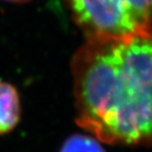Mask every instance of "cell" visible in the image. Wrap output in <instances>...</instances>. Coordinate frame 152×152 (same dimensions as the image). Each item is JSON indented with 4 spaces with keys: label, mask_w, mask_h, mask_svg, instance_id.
<instances>
[{
    "label": "cell",
    "mask_w": 152,
    "mask_h": 152,
    "mask_svg": "<svg viewBox=\"0 0 152 152\" xmlns=\"http://www.w3.org/2000/svg\"><path fill=\"white\" fill-rule=\"evenodd\" d=\"M76 123L99 142L152 145V40H90L72 64Z\"/></svg>",
    "instance_id": "obj_1"
},
{
    "label": "cell",
    "mask_w": 152,
    "mask_h": 152,
    "mask_svg": "<svg viewBox=\"0 0 152 152\" xmlns=\"http://www.w3.org/2000/svg\"><path fill=\"white\" fill-rule=\"evenodd\" d=\"M91 40H118L142 34L132 21L124 0H68Z\"/></svg>",
    "instance_id": "obj_2"
},
{
    "label": "cell",
    "mask_w": 152,
    "mask_h": 152,
    "mask_svg": "<svg viewBox=\"0 0 152 152\" xmlns=\"http://www.w3.org/2000/svg\"><path fill=\"white\" fill-rule=\"evenodd\" d=\"M21 107L16 88L0 81V135L11 132L20 119Z\"/></svg>",
    "instance_id": "obj_3"
},
{
    "label": "cell",
    "mask_w": 152,
    "mask_h": 152,
    "mask_svg": "<svg viewBox=\"0 0 152 152\" xmlns=\"http://www.w3.org/2000/svg\"><path fill=\"white\" fill-rule=\"evenodd\" d=\"M59 152H106L99 140L86 134H73L66 140Z\"/></svg>",
    "instance_id": "obj_4"
},
{
    "label": "cell",
    "mask_w": 152,
    "mask_h": 152,
    "mask_svg": "<svg viewBox=\"0 0 152 152\" xmlns=\"http://www.w3.org/2000/svg\"><path fill=\"white\" fill-rule=\"evenodd\" d=\"M132 21L142 33L144 26L152 18V0H124Z\"/></svg>",
    "instance_id": "obj_5"
},
{
    "label": "cell",
    "mask_w": 152,
    "mask_h": 152,
    "mask_svg": "<svg viewBox=\"0 0 152 152\" xmlns=\"http://www.w3.org/2000/svg\"><path fill=\"white\" fill-rule=\"evenodd\" d=\"M7 2H11V3H24V2H28L30 0H4Z\"/></svg>",
    "instance_id": "obj_6"
}]
</instances>
